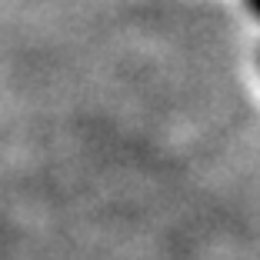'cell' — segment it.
I'll use <instances>...</instances> for the list:
<instances>
[{"mask_svg":"<svg viewBox=\"0 0 260 260\" xmlns=\"http://www.w3.org/2000/svg\"><path fill=\"white\" fill-rule=\"evenodd\" d=\"M253 4H257V7H260V0H253Z\"/></svg>","mask_w":260,"mask_h":260,"instance_id":"obj_1","label":"cell"}]
</instances>
